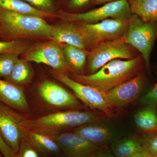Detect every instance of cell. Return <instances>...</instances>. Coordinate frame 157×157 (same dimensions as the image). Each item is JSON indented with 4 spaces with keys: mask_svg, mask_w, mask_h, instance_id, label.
<instances>
[{
    "mask_svg": "<svg viewBox=\"0 0 157 157\" xmlns=\"http://www.w3.org/2000/svg\"><path fill=\"white\" fill-rule=\"evenodd\" d=\"M149 152L145 149L127 157H151Z\"/></svg>",
    "mask_w": 157,
    "mask_h": 157,
    "instance_id": "cell-32",
    "label": "cell"
},
{
    "mask_svg": "<svg viewBox=\"0 0 157 157\" xmlns=\"http://www.w3.org/2000/svg\"><path fill=\"white\" fill-rule=\"evenodd\" d=\"M131 14L128 0H120L107 3L82 13L60 11L59 15L65 21L94 24L108 18L128 20Z\"/></svg>",
    "mask_w": 157,
    "mask_h": 157,
    "instance_id": "cell-8",
    "label": "cell"
},
{
    "mask_svg": "<svg viewBox=\"0 0 157 157\" xmlns=\"http://www.w3.org/2000/svg\"><path fill=\"white\" fill-rule=\"evenodd\" d=\"M38 92L40 98L51 107L56 108H81L82 105L76 97L61 86L49 80L39 85Z\"/></svg>",
    "mask_w": 157,
    "mask_h": 157,
    "instance_id": "cell-14",
    "label": "cell"
},
{
    "mask_svg": "<svg viewBox=\"0 0 157 157\" xmlns=\"http://www.w3.org/2000/svg\"><path fill=\"white\" fill-rule=\"evenodd\" d=\"M0 157H2V155H1V154H0Z\"/></svg>",
    "mask_w": 157,
    "mask_h": 157,
    "instance_id": "cell-36",
    "label": "cell"
},
{
    "mask_svg": "<svg viewBox=\"0 0 157 157\" xmlns=\"http://www.w3.org/2000/svg\"><path fill=\"white\" fill-rule=\"evenodd\" d=\"M31 6L45 12L56 14L55 5L52 0H22Z\"/></svg>",
    "mask_w": 157,
    "mask_h": 157,
    "instance_id": "cell-26",
    "label": "cell"
},
{
    "mask_svg": "<svg viewBox=\"0 0 157 157\" xmlns=\"http://www.w3.org/2000/svg\"><path fill=\"white\" fill-rule=\"evenodd\" d=\"M0 102L19 111H26L29 109L25 94L20 86L1 79Z\"/></svg>",
    "mask_w": 157,
    "mask_h": 157,
    "instance_id": "cell-15",
    "label": "cell"
},
{
    "mask_svg": "<svg viewBox=\"0 0 157 157\" xmlns=\"http://www.w3.org/2000/svg\"><path fill=\"white\" fill-rule=\"evenodd\" d=\"M75 23L83 38L86 49L90 51L101 43L123 38L128 20L108 18L97 23Z\"/></svg>",
    "mask_w": 157,
    "mask_h": 157,
    "instance_id": "cell-4",
    "label": "cell"
},
{
    "mask_svg": "<svg viewBox=\"0 0 157 157\" xmlns=\"http://www.w3.org/2000/svg\"><path fill=\"white\" fill-rule=\"evenodd\" d=\"M24 118L13 109L0 102V132L8 145L17 155L26 132L21 126Z\"/></svg>",
    "mask_w": 157,
    "mask_h": 157,
    "instance_id": "cell-10",
    "label": "cell"
},
{
    "mask_svg": "<svg viewBox=\"0 0 157 157\" xmlns=\"http://www.w3.org/2000/svg\"><path fill=\"white\" fill-rule=\"evenodd\" d=\"M89 157H116L113 154L104 150L98 152Z\"/></svg>",
    "mask_w": 157,
    "mask_h": 157,
    "instance_id": "cell-33",
    "label": "cell"
},
{
    "mask_svg": "<svg viewBox=\"0 0 157 157\" xmlns=\"http://www.w3.org/2000/svg\"><path fill=\"white\" fill-rule=\"evenodd\" d=\"M156 111H157V109H156Z\"/></svg>",
    "mask_w": 157,
    "mask_h": 157,
    "instance_id": "cell-38",
    "label": "cell"
},
{
    "mask_svg": "<svg viewBox=\"0 0 157 157\" xmlns=\"http://www.w3.org/2000/svg\"><path fill=\"white\" fill-rule=\"evenodd\" d=\"M116 157H127L144 149L142 139L136 137L120 138L110 145Z\"/></svg>",
    "mask_w": 157,
    "mask_h": 157,
    "instance_id": "cell-21",
    "label": "cell"
},
{
    "mask_svg": "<svg viewBox=\"0 0 157 157\" xmlns=\"http://www.w3.org/2000/svg\"><path fill=\"white\" fill-rule=\"evenodd\" d=\"M54 77L73 91L75 95L87 107L101 111L107 117H115V109L107 100L105 92L79 83L66 73L54 70Z\"/></svg>",
    "mask_w": 157,
    "mask_h": 157,
    "instance_id": "cell-7",
    "label": "cell"
},
{
    "mask_svg": "<svg viewBox=\"0 0 157 157\" xmlns=\"http://www.w3.org/2000/svg\"><path fill=\"white\" fill-rule=\"evenodd\" d=\"M29 47L21 39L0 41V55L12 53L20 55L24 53Z\"/></svg>",
    "mask_w": 157,
    "mask_h": 157,
    "instance_id": "cell-24",
    "label": "cell"
},
{
    "mask_svg": "<svg viewBox=\"0 0 157 157\" xmlns=\"http://www.w3.org/2000/svg\"><path fill=\"white\" fill-rule=\"evenodd\" d=\"M144 83V76L140 73L128 81L105 92V94L114 109L122 108L136 100L142 91Z\"/></svg>",
    "mask_w": 157,
    "mask_h": 157,
    "instance_id": "cell-13",
    "label": "cell"
},
{
    "mask_svg": "<svg viewBox=\"0 0 157 157\" xmlns=\"http://www.w3.org/2000/svg\"><path fill=\"white\" fill-rule=\"evenodd\" d=\"M73 132L81 135L97 146L104 148L121 138L115 127L105 119L85 124L76 128Z\"/></svg>",
    "mask_w": 157,
    "mask_h": 157,
    "instance_id": "cell-11",
    "label": "cell"
},
{
    "mask_svg": "<svg viewBox=\"0 0 157 157\" xmlns=\"http://www.w3.org/2000/svg\"><path fill=\"white\" fill-rule=\"evenodd\" d=\"M91 0H68L67 5L71 10L83 9L91 5Z\"/></svg>",
    "mask_w": 157,
    "mask_h": 157,
    "instance_id": "cell-31",
    "label": "cell"
},
{
    "mask_svg": "<svg viewBox=\"0 0 157 157\" xmlns=\"http://www.w3.org/2000/svg\"><path fill=\"white\" fill-rule=\"evenodd\" d=\"M144 62L141 55L131 60L115 59L94 74H71L70 77L79 83L92 86L101 91L107 92L141 73Z\"/></svg>",
    "mask_w": 157,
    "mask_h": 157,
    "instance_id": "cell-1",
    "label": "cell"
},
{
    "mask_svg": "<svg viewBox=\"0 0 157 157\" xmlns=\"http://www.w3.org/2000/svg\"><path fill=\"white\" fill-rule=\"evenodd\" d=\"M120 0H91V5L92 6H102L107 3Z\"/></svg>",
    "mask_w": 157,
    "mask_h": 157,
    "instance_id": "cell-34",
    "label": "cell"
},
{
    "mask_svg": "<svg viewBox=\"0 0 157 157\" xmlns=\"http://www.w3.org/2000/svg\"><path fill=\"white\" fill-rule=\"evenodd\" d=\"M19 55L6 53L0 55V77L7 78L20 59Z\"/></svg>",
    "mask_w": 157,
    "mask_h": 157,
    "instance_id": "cell-25",
    "label": "cell"
},
{
    "mask_svg": "<svg viewBox=\"0 0 157 157\" xmlns=\"http://www.w3.org/2000/svg\"><path fill=\"white\" fill-rule=\"evenodd\" d=\"M52 25L44 18L0 9V36L6 41L24 39L52 40Z\"/></svg>",
    "mask_w": 157,
    "mask_h": 157,
    "instance_id": "cell-3",
    "label": "cell"
},
{
    "mask_svg": "<svg viewBox=\"0 0 157 157\" xmlns=\"http://www.w3.org/2000/svg\"><path fill=\"white\" fill-rule=\"evenodd\" d=\"M144 149L149 152L152 156L157 155V133L151 134L142 139Z\"/></svg>",
    "mask_w": 157,
    "mask_h": 157,
    "instance_id": "cell-27",
    "label": "cell"
},
{
    "mask_svg": "<svg viewBox=\"0 0 157 157\" xmlns=\"http://www.w3.org/2000/svg\"><path fill=\"white\" fill-rule=\"evenodd\" d=\"M151 157H157V155L153 156H152Z\"/></svg>",
    "mask_w": 157,
    "mask_h": 157,
    "instance_id": "cell-35",
    "label": "cell"
},
{
    "mask_svg": "<svg viewBox=\"0 0 157 157\" xmlns=\"http://www.w3.org/2000/svg\"><path fill=\"white\" fill-rule=\"evenodd\" d=\"M26 140L37 151L46 155H56L61 150L58 144L48 135L33 132H25Z\"/></svg>",
    "mask_w": 157,
    "mask_h": 157,
    "instance_id": "cell-19",
    "label": "cell"
},
{
    "mask_svg": "<svg viewBox=\"0 0 157 157\" xmlns=\"http://www.w3.org/2000/svg\"><path fill=\"white\" fill-rule=\"evenodd\" d=\"M102 114L88 111H63L32 119H24L21 126L25 132L40 133L50 137L63 133L67 129L105 119Z\"/></svg>",
    "mask_w": 157,
    "mask_h": 157,
    "instance_id": "cell-2",
    "label": "cell"
},
{
    "mask_svg": "<svg viewBox=\"0 0 157 157\" xmlns=\"http://www.w3.org/2000/svg\"><path fill=\"white\" fill-rule=\"evenodd\" d=\"M138 52L125 42L123 37L101 43L89 51L86 63L87 73L85 75L96 73L104 65L115 59H135L139 55Z\"/></svg>",
    "mask_w": 157,
    "mask_h": 157,
    "instance_id": "cell-5",
    "label": "cell"
},
{
    "mask_svg": "<svg viewBox=\"0 0 157 157\" xmlns=\"http://www.w3.org/2000/svg\"><path fill=\"white\" fill-rule=\"evenodd\" d=\"M155 104L147 106L136 113L134 120L137 126L142 131L152 132L157 131V113Z\"/></svg>",
    "mask_w": 157,
    "mask_h": 157,
    "instance_id": "cell-22",
    "label": "cell"
},
{
    "mask_svg": "<svg viewBox=\"0 0 157 157\" xmlns=\"http://www.w3.org/2000/svg\"><path fill=\"white\" fill-rule=\"evenodd\" d=\"M131 14L144 22L157 23V0H128Z\"/></svg>",
    "mask_w": 157,
    "mask_h": 157,
    "instance_id": "cell-20",
    "label": "cell"
},
{
    "mask_svg": "<svg viewBox=\"0 0 157 157\" xmlns=\"http://www.w3.org/2000/svg\"><path fill=\"white\" fill-rule=\"evenodd\" d=\"M51 35L52 40L59 43L86 49L83 38L75 23L64 21L59 24L52 25Z\"/></svg>",
    "mask_w": 157,
    "mask_h": 157,
    "instance_id": "cell-16",
    "label": "cell"
},
{
    "mask_svg": "<svg viewBox=\"0 0 157 157\" xmlns=\"http://www.w3.org/2000/svg\"><path fill=\"white\" fill-rule=\"evenodd\" d=\"M17 157H39L38 151L33 147L27 140H23Z\"/></svg>",
    "mask_w": 157,
    "mask_h": 157,
    "instance_id": "cell-28",
    "label": "cell"
},
{
    "mask_svg": "<svg viewBox=\"0 0 157 157\" xmlns=\"http://www.w3.org/2000/svg\"><path fill=\"white\" fill-rule=\"evenodd\" d=\"M141 102L143 104H157V83L143 97Z\"/></svg>",
    "mask_w": 157,
    "mask_h": 157,
    "instance_id": "cell-29",
    "label": "cell"
},
{
    "mask_svg": "<svg viewBox=\"0 0 157 157\" xmlns=\"http://www.w3.org/2000/svg\"><path fill=\"white\" fill-rule=\"evenodd\" d=\"M62 44L65 63L69 72L72 74L83 75L89 51L74 45Z\"/></svg>",
    "mask_w": 157,
    "mask_h": 157,
    "instance_id": "cell-17",
    "label": "cell"
},
{
    "mask_svg": "<svg viewBox=\"0 0 157 157\" xmlns=\"http://www.w3.org/2000/svg\"><path fill=\"white\" fill-rule=\"evenodd\" d=\"M155 23L144 22L135 14H131L123 37L125 42L140 53L147 67L150 66L151 53L157 35Z\"/></svg>",
    "mask_w": 157,
    "mask_h": 157,
    "instance_id": "cell-6",
    "label": "cell"
},
{
    "mask_svg": "<svg viewBox=\"0 0 157 157\" xmlns=\"http://www.w3.org/2000/svg\"><path fill=\"white\" fill-rule=\"evenodd\" d=\"M29 63L23 59H19L11 74L5 80L19 86L30 83L33 78V73Z\"/></svg>",
    "mask_w": 157,
    "mask_h": 157,
    "instance_id": "cell-23",
    "label": "cell"
},
{
    "mask_svg": "<svg viewBox=\"0 0 157 157\" xmlns=\"http://www.w3.org/2000/svg\"><path fill=\"white\" fill-rule=\"evenodd\" d=\"M66 157V156H63V157Z\"/></svg>",
    "mask_w": 157,
    "mask_h": 157,
    "instance_id": "cell-37",
    "label": "cell"
},
{
    "mask_svg": "<svg viewBox=\"0 0 157 157\" xmlns=\"http://www.w3.org/2000/svg\"><path fill=\"white\" fill-rule=\"evenodd\" d=\"M0 9L43 18L59 17L57 14L41 11L22 0H0Z\"/></svg>",
    "mask_w": 157,
    "mask_h": 157,
    "instance_id": "cell-18",
    "label": "cell"
},
{
    "mask_svg": "<svg viewBox=\"0 0 157 157\" xmlns=\"http://www.w3.org/2000/svg\"><path fill=\"white\" fill-rule=\"evenodd\" d=\"M0 152L4 157H17L14 151L6 143L0 132Z\"/></svg>",
    "mask_w": 157,
    "mask_h": 157,
    "instance_id": "cell-30",
    "label": "cell"
},
{
    "mask_svg": "<svg viewBox=\"0 0 157 157\" xmlns=\"http://www.w3.org/2000/svg\"><path fill=\"white\" fill-rule=\"evenodd\" d=\"M51 137L67 157H89L105 149L74 133H62Z\"/></svg>",
    "mask_w": 157,
    "mask_h": 157,
    "instance_id": "cell-12",
    "label": "cell"
},
{
    "mask_svg": "<svg viewBox=\"0 0 157 157\" xmlns=\"http://www.w3.org/2000/svg\"><path fill=\"white\" fill-rule=\"evenodd\" d=\"M22 55V59L26 61L44 64L59 72H69L65 63L63 44L54 40L35 44Z\"/></svg>",
    "mask_w": 157,
    "mask_h": 157,
    "instance_id": "cell-9",
    "label": "cell"
}]
</instances>
